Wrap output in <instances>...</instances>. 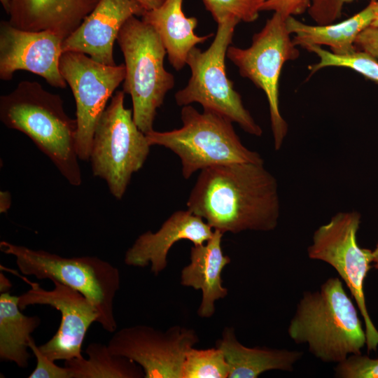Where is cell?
I'll return each instance as SVG.
<instances>
[{
    "mask_svg": "<svg viewBox=\"0 0 378 378\" xmlns=\"http://www.w3.org/2000/svg\"><path fill=\"white\" fill-rule=\"evenodd\" d=\"M186 206L223 234L274 230L281 207L276 179L264 163L253 162L201 170Z\"/></svg>",
    "mask_w": 378,
    "mask_h": 378,
    "instance_id": "6da1fadb",
    "label": "cell"
},
{
    "mask_svg": "<svg viewBox=\"0 0 378 378\" xmlns=\"http://www.w3.org/2000/svg\"><path fill=\"white\" fill-rule=\"evenodd\" d=\"M0 120L8 128L27 135L69 183L81 185L77 122L65 112L60 95L36 81L22 80L11 92L1 96Z\"/></svg>",
    "mask_w": 378,
    "mask_h": 378,
    "instance_id": "7a4b0ae2",
    "label": "cell"
},
{
    "mask_svg": "<svg viewBox=\"0 0 378 378\" xmlns=\"http://www.w3.org/2000/svg\"><path fill=\"white\" fill-rule=\"evenodd\" d=\"M357 309L339 277H330L318 290L306 291L288 327L290 338L306 344L309 352L325 363H339L361 354L366 344Z\"/></svg>",
    "mask_w": 378,
    "mask_h": 378,
    "instance_id": "3957f363",
    "label": "cell"
},
{
    "mask_svg": "<svg viewBox=\"0 0 378 378\" xmlns=\"http://www.w3.org/2000/svg\"><path fill=\"white\" fill-rule=\"evenodd\" d=\"M182 126L171 131L153 130L146 138L150 146H164L180 159L185 179L204 169L235 162L264 163L260 155L247 148L237 134L232 122L218 113L191 105L181 111Z\"/></svg>",
    "mask_w": 378,
    "mask_h": 378,
    "instance_id": "277c9868",
    "label": "cell"
},
{
    "mask_svg": "<svg viewBox=\"0 0 378 378\" xmlns=\"http://www.w3.org/2000/svg\"><path fill=\"white\" fill-rule=\"evenodd\" d=\"M1 252L15 258L24 275L57 281L83 294L99 312L98 322L109 332L117 330L113 301L120 287L119 270L97 256L62 257L7 241L0 242Z\"/></svg>",
    "mask_w": 378,
    "mask_h": 378,
    "instance_id": "5b68a950",
    "label": "cell"
},
{
    "mask_svg": "<svg viewBox=\"0 0 378 378\" xmlns=\"http://www.w3.org/2000/svg\"><path fill=\"white\" fill-rule=\"evenodd\" d=\"M123 54L125 76L123 92L130 95L133 118L147 134L153 130L157 110L174 85V78L164 67L166 49L152 26L132 16L117 38Z\"/></svg>",
    "mask_w": 378,
    "mask_h": 378,
    "instance_id": "8992f818",
    "label": "cell"
},
{
    "mask_svg": "<svg viewBox=\"0 0 378 378\" xmlns=\"http://www.w3.org/2000/svg\"><path fill=\"white\" fill-rule=\"evenodd\" d=\"M239 22L236 19H229L218 23L210 46L205 51L197 47L190 50L186 64L190 68L191 76L187 85L178 90L174 97L178 106L199 103L203 110L225 116L248 134L260 136L262 128L244 107L225 70L227 51Z\"/></svg>",
    "mask_w": 378,
    "mask_h": 378,
    "instance_id": "52a82bcc",
    "label": "cell"
},
{
    "mask_svg": "<svg viewBox=\"0 0 378 378\" xmlns=\"http://www.w3.org/2000/svg\"><path fill=\"white\" fill-rule=\"evenodd\" d=\"M125 94L123 90L116 92L101 115L90 157L93 175L104 180L111 194L119 200L132 174L144 166L151 146L135 123L132 110L125 107Z\"/></svg>",
    "mask_w": 378,
    "mask_h": 378,
    "instance_id": "ba28073f",
    "label": "cell"
},
{
    "mask_svg": "<svg viewBox=\"0 0 378 378\" xmlns=\"http://www.w3.org/2000/svg\"><path fill=\"white\" fill-rule=\"evenodd\" d=\"M286 18L278 13L267 20L255 34L251 46H229L227 57L236 66L242 77L251 80L265 94L270 108L271 128L276 150H280L288 132V125L279 110V82L284 64L300 55L290 38Z\"/></svg>",
    "mask_w": 378,
    "mask_h": 378,
    "instance_id": "9c48e42d",
    "label": "cell"
},
{
    "mask_svg": "<svg viewBox=\"0 0 378 378\" xmlns=\"http://www.w3.org/2000/svg\"><path fill=\"white\" fill-rule=\"evenodd\" d=\"M361 216L356 211L338 212L314 232L307 248L310 259L332 266L348 287L364 319L368 351H376L378 330L368 312L364 281L372 262V251L360 248L357 232Z\"/></svg>",
    "mask_w": 378,
    "mask_h": 378,
    "instance_id": "30bf717a",
    "label": "cell"
},
{
    "mask_svg": "<svg viewBox=\"0 0 378 378\" xmlns=\"http://www.w3.org/2000/svg\"><path fill=\"white\" fill-rule=\"evenodd\" d=\"M59 71L76 102V152L79 160L90 161L94 130L108 101L125 76V64L108 66L88 55L65 52Z\"/></svg>",
    "mask_w": 378,
    "mask_h": 378,
    "instance_id": "8fae6325",
    "label": "cell"
},
{
    "mask_svg": "<svg viewBox=\"0 0 378 378\" xmlns=\"http://www.w3.org/2000/svg\"><path fill=\"white\" fill-rule=\"evenodd\" d=\"M199 340L193 329L180 326L163 332L135 325L115 331L107 345L112 354L137 363L144 378H181L186 353Z\"/></svg>",
    "mask_w": 378,
    "mask_h": 378,
    "instance_id": "7c38bea8",
    "label": "cell"
},
{
    "mask_svg": "<svg viewBox=\"0 0 378 378\" xmlns=\"http://www.w3.org/2000/svg\"><path fill=\"white\" fill-rule=\"evenodd\" d=\"M30 288L19 296L21 310L29 305L43 304L58 310L61 321L57 332L45 344L38 346L40 351L48 358L69 360L84 358L82 346L89 327L98 322L99 312L94 306L80 292L57 281L52 290H46L37 282L18 275Z\"/></svg>",
    "mask_w": 378,
    "mask_h": 378,
    "instance_id": "4fadbf2b",
    "label": "cell"
},
{
    "mask_svg": "<svg viewBox=\"0 0 378 378\" xmlns=\"http://www.w3.org/2000/svg\"><path fill=\"white\" fill-rule=\"evenodd\" d=\"M64 39L48 31H29L0 22V78L10 80L17 71H27L42 78L51 86L65 88L59 71Z\"/></svg>",
    "mask_w": 378,
    "mask_h": 378,
    "instance_id": "5bb4252c",
    "label": "cell"
},
{
    "mask_svg": "<svg viewBox=\"0 0 378 378\" xmlns=\"http://www.w3.org/2000/svg\"><path fill=\"white\" fill-rule=\"evenodd\" d=\"M145 10L134 0H99L80 25L62 43V53L77 52L102 64L113 66V45L120 29L132 16Z\"/></svg>",
    "mask_w": 378,
    "mask_h": 378,
    "instance_id": "9a60e30c",
    "label": "cell"
},
{
    "mask_svg": "<svg viewBox=\"0 0 378 378\" xmlns=\"http://www.w3.org/2000/svg\"><path fill=\"white\" fill-rule=\"evenodd\" d=\"M213 230L202 218L188 209L174 212L153 232L148 230L140 234L126 251L124 262L127 265L144 267L150 265L151 272L157 276L167 266V255L172 246L188 240L194 245L206 242Z\"/></svg>",
    "mask_w": 378,
    "mask_h": 378,
    "instance_id": "2e32d148",
    "label": "cell"
},
{
    "mask_svg": "<svg viewBox=\"0 0 378 378\" xmlns=\"http://www.w3.org/2000/svg\"><path fill=\"white\" fill-rule=\"evenodd\" d=\"M99 1L10 0L8 22L24 31H48L65 39L80 25Z\"/></svg>",
    "mask_w": 378,
    "mask_h": 378,
    "instance_id": "e0dca14e",
    "label": "cell"
},
{
    "mask_svg": "<svg viewBox=\"0 0 378 378\" xmlns=\"http://www.w3.org/2000/svg\"><path fill=\"white\" fill-rule=\"evenodd\" d=\"M223 235L221 232L214 230L206 242L192 246L190 263L181 270V284L202 291V302L197 310L202 318L212 316L215 302L228 294L227 288L223 285L221 274L231 260L223 253Z\"/></svg>",
    "mask_w": 378,
    "mask_h": 378,
    "instance_id": "ac0fdd59",
    "label": "cell"
},
{
    "mask_svg": "<svg viewBox=\"0 0 378 378\" xmlns=\"http://www.w3.org/2000/svg\"><path fill=\"white\" fill-rule=\"evenodd\" d=\"M183 0H165L158 8L144 12L141 19L159 35L171 65L180 71L186 64L190 50L208 40L213 34L197 36L196 18H188L182 10Z\"/></svg>",
    "mask_w": 378,
    "mask_h": 378,
    "instance_id": "d6986e66",
    "label": "cell"
},
{
    "mask_svg": "<svg viewBox=\"0 0 378 378\" xmlns=\"http://www.w3.org/2000/svg\"><path fill=\"white\" fill-rule=\"evenodd\" d=\"M216 346L223 352L228 365V378H257L273 370L291 372L303 352L266 346L247 347L237 339L234 329L224 328Z\"/></svg>",
    "mask_w": 378,
    "mask_h": 378,
    "instance_id": "ffe728a7",
    "label": "cell"
},
{
    "mask_svg": "<svg viewBox=\"0 0 378 378\" xmlns=\"http://www.w3.org/2000/svg\"><path fill=\"white\" fill-rule=\"evenodd\" d=\"M374 13L372 2L354 16L335 24L310 25L294 16L286 18V27L293 41L302 48L311 45L326 46L335 55H349L357 50L355 41L358 35L371 25Z\"/></svg>",
    "mask_w": 378,
    "mask_h": 378,
    "instance_id": "44dd1931",
    "label": "cell"
},
{
    "mask_svg": "<svg viewBox=\"0 0 378 378\" xmlns=\"http://www.w3.org/2000/svg\"><path fill=\"white\" fill-rule=\"evenodd\" d=\"M19 296L9 292L0 295V358L26 368L31 354L28 351L31 334L41 320L37 316H26L18 305Z\"/></svg>",
    "mask_w": 378,
    "mask_h": 378,
    "instance_id": "7402d4cb",
    "label": "cell"
},
{
    "mask_svg": "<svg viewBox=\"0 0 378 378\" xmlns=\"http://www.w3.org/2000/svg\"><path fill=\"white\" fill-rule=\"evenodd\" d=\"M88 358L65 361L71 378H144L143 369L130 358L113 354L108 345L92 342L85 349Z\"/></svg>",
    "mask_w": 378,
    "mask_h": 378,
    "instance_id": "603a6c76",
    "label": "cell"
},
{
    "mask_svg": "<svg viewBox=\"0 0 378 378\" xmlns=\"http://www.w3.org/2000/svg\"><path fill=\"white\" fill-rule=\"evenodd\" d=\"M315 53L319 61L309 66L310 75L329 66L351 69L378 85V61L363 51L357 50L349 55H340L323 49L321 46L311 45L305 48Z\"/></svg>",
    "mask_w": 378,
    "mask_h": 378,
    "instance_id": "cb8c5ba5",
    "label": "cell"
},
{
    "mask_svg": "<svg viewBox=\"0 0 378 378\" xmlns=\"http://www.w3.org/2000/svg\"><path fill=\"white\" fill-rule=\"evenodd\" d=\"M229 369L223 352L215 346L190 348L186 353L181 378H228Z\"/></svg>",
    "mask_w": 378,
    "mask_h": 378,
    "instance_id": "d4e9b609",
    "label": "cell"
},
{
    "mask_svg": "<svg viewBox=\"0 0 378 378\" xmlns=\"http://www.w3.org/2000/svg\"><path fill=\"white\" fill-rule=\"evenodd\" d=\"M206 8L218 23L236 19L239 22L256 20L265 0H202Z\"/></svg>",
    "mask_w": 378,
    "mask_h": 378,
    "instance_id": "484cf974",
    "label": "cell"
},
{
    "mask_svg": "<svg viewBox=\"0 0 378 378\" xmlns=\"http://www.w3.org/2000/svg\"><path fill=\"white\" fill-rule=\"evenodd\" d=\"M335 377L339 378H378V358L360 354L349 355L337 363Z\"/></svg>",
    "mask_w": 378,
    "mask_h": 378,
    "instance_id": "4316f807",
    "label": "cell"
},
{
    "mask_svg": "<svg viewBox=\"0 0 378 378\" xmlns=\"http://www.w3.org/2000/svg\"><path fill=\"white\" fill-rule=\"evenodd\" d=\"M352 1L354 0H310L307 11L316 24H330L341 17L344 4Z\"/></svg>",
    "mask_w": 378,
    "mask_h": 378,
    "instance_id": "83f0119b",
    "label": "cell"
},
{
    "mask_svg": "<svg viewBox=\"0 0 378 378\" xmlns=\"http://www.w3.org/2000/svg\"><path fill=\"white\" fill-rule=\"evenodd\" d=\"M29 347L36 360V367L29 375V378H71L67 368L56 365L55 361L46 356L40 351L32 337L29 339Z\"/></svg>",
    "mask_w": 378,
    "mask_h": 378,
    "instance_id": "f1b7e54d",
    "label": "cell"
},
{
    "mask_svg": "<svg viewBox=\"0 0 378 378\" xmlns=\"http://www.w3.org/2000/svg\"><path fill=\"white\" fill-rule=\"evenodd\" d=\"M309 6L310 0H265L262 11H274L287 18L304 13Z\"/></svg>",
    "mask_w": 378,
    "mask_h": 378,
    "instance_id": "f546056e",
    "label": "cell"
},
{
    "mask_svg": "<svg viewBox=\"0 0 378 378\" xmlns=\"http://www.w3.org/2000/svg\"><path fill=\"white\" fill-rule=\"evenodd\" d=\"M355 46L378 61V27L372 25L364 29L357 36Z\"/></svg>",
    "mask_w": 378,
    "mask_h": 378,
    "instance_id": "4dcf8cb0",
    "label": "cell"
},
{
    "mask_svg": "<svg viewBox=\"0 0 378 378\" xmlns=\"http://www.w3.org/2000/svg\"><path fill=\"white\" fill-rule=\"evenodd\" d=\"M11 204V195L8 191L0 192V213H6Z\"/></svg>",
    "mask_w": 378,
    "mask_h": 378,
    "instance_id": "1f68e13d",
    "label": "cell"
},
{
    "mask_svg": "<svg viewBox=\"0 0 378 378\" xmlns=\"http://www.w3.org/2000/svg\"><path fill=\"white\" fill-rule=\"evenodd\" d=\"M144 10L148 11L158 8L165 0H134Z\"/></svg>",
    "mask_w": 378,
    "mask_h": 378,
    "instance_id": "d6a6232c",
    "label": "cell"
},
{
    "mask_svg": "<svg viewBox=\"0 0 378 378\" xmlns=\"http://www.w3.org/2000/svg\"><path fill=\"white\" fill-rule=\"evenodd\" d=\"M12 284L8 279L2 273L0 274V291L1 293L9 292Z\"/></svg>",
    "mask_w": 378,
    "mask_h": 378,
    "instance_id": "836d02e7",
    "label": "cell"
},
{
    "mask_svg": "<svg viewBox=\"0 0 378 378\" xmlns=\"http://www.w3.org/2000/svg\"><path fill=\"white\" fill-rule=\"evenodd\" d=\"M372 4L374 18L371 25L378 27V1L373 0L371 1Z\"/></svg>",
    "mask_w": 378,
    "mask_h": 378,
    "instance_id": "e575fe53",
    "label": "cell"
},
{
    "mask_svg": "<svg viewBox=\"0 0 378 378\" xmlns=\"http://www.w3.org/2000/svg\"><path fill=\"white\" fill-rule=\"evenodd\" d=\"M372 262L374 263L373 266L374 267H375V269L378 270V241L377 243L375 248L374 249V251H372Z\"/></svg>",
    "mask_w": 378,
    "mask_h": 378,
    "instance_id": "d590c367",
    "label": "cell"
},
{
    "mask_svg": "<svg viewBox=\"0 0 378 378\" xmlns=\"http://www.w3.org/2000/svg\"><path fill=\"white\" fill-rule=\"evenodd\" d=\"M0 1L2 4L4 9L8 14L9 12L10 6V0H0Z\"/></svg>",
    "mask_w": 378,
    "mask_h": 378,
    "instance_id": "8d00e7d4",
    "label": "cell"
}]
</instances>
